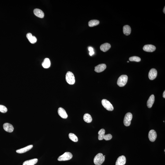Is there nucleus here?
<instances>
[{
    "label": "nucleus",
    "mask_w": 165,
    "mask_h": 165,
    "mask_svg": "<svg viewBox=\"0 0 165 165\" xmlns=\"http://www.w3.org/2000/svg\"><path fill=\"white\" fill-rule=\"evenodd\" d=\"M105 157L102 153L98 154L95 157L94 162L96 165H101L105 161Z\"/></svg>",
    "instance_id": "1"
},
{
    "label": "nucleus",
    "mask_w": 165,
    "mask_h": 165,
    "mask_svg": "<svg viewBox=\"0 0 165 165\" xmlns=\"http://www.w3.org/2000/svg\"><path fill=\"white\" fill-rule=\"evenodd\" d=\"M128 76L127 75H123L118 78L117 81V84L120 87L124 86L127 83Z\"/></svg>",
    "instance_id": "2"
},
{
    "label": "nucleus",
    "mask_w": 165,
    "mask_h": 165,
    "mask_svg": "<svg viewBox=\"0 0 165 165\" xmlns=\"http://www.w3.org/2000/svg\"><path fill=\"white\" fill-rule=\"evenodd\" d=\"M66 80L69 84L73 85L74 84L75 82V78L72 72L69 71L67 72L66 75Z\"/></svg>",
    "instance_id": "3"
},
{
    "label": "nucleus",
    "mask_w": 165,
    "mask_h": 165,
    "mask_svg": "<svg viewBox=\"0 0 165 165\" xmlns=\"http://www.w3.org/2000/svg\"><path fill=\"white\" fill-rule=\"evenodd\" d=\"M73 157L72 154L70 152H66L59 157L57 160L59 161H66L70 160Z\"/></svg>",
    "instance_id": "4"
},
{
    "label": "nucleus",
    "mask_w": 165,
    "mask_h": 165,
    "mask_svg": "<svg viewBox=\"0 0 165 165\" xmlns=\"http://www.w3.org/2000/svg\"><path fill=\"white\" fill-rule=\"evenodd\" d=\"M102 103L103 107L107 110L109 111H112L113 110L114 108L112 105L107 99H103L102 101Z\"/></svg>",
    "instance_id": "5"
},
{
    "label": "nucleus",
    "mask_w": 165,
    "mask_h": 165,
    "mask_svg": "<svg viewBox=\"0 0 165 165\" xmlns=\"http://www.w3.org/2000/svg\"><path fill=\"white\" fill-rule=\"evenodd\" d=\"M133 118V115L130 113H128L125 115L124 117V123L126 126H129L130 125L131 121Z\"/></svg>",
    "instance_id": "6"
},
{
    "label": "nucleus",
    "mask_w": 165,
    "mask_h": 165,
    "mask_svg": "<svg viewBox=\"0 0 165 165\" xmlns=\"http://www.w3.org/2000/svg\"><path fill=\"white\" fill-rule=\"evenodd\" d=\"M148 137L150 141L152 142H154L157 137L156 132L154 130H151L149 132Z\"/></svg>",
    "instance_id": "7"
},
{
    "label": "nucleus",
    "mask_w": 165,
    "mask_h": 165,
    "mask_svg": "<svg viewBox=\"0 0 165 165\" xmlns=\"http://www.w3.org/2000/svg\"><path fill=\"white\" fill-rule=\"evenodd\" d=\"M157 76V71L155 69H152L149 71L148 76L149 79L153 80L155 79Z\"/></svg>",
    "instance_id": "8"
},
{
    "label": "nucleus",
    "mask_w": 165,
    "mask_h": 165,
    "mask_svg": "<svg viewBox=\"0 0 165 165\" xmlns=\"http://www.w3.org/2000/svg\"><path fill=\"white\" fill-rule=\"evenodd\" d=\"M3 128L6 132L11 133L14 130V127L13 125L9 123H5L3 124Z\"/></svg>",
    "instance_id": "9"
},
{
    "label": "nucleus",
    "mask_w": 165,
    "mask_h": 165,
    "mask_svg": "<svg viewBox=\"0 0 165 165\" xmlns=\"http://www.w3.org/2000/svg\"><path fill=\"white\" fill-rule=\"evenodd\" d=\"M143 50L147 52H152L156 50V47L152 45H146L143 47Z\"/></svg>",
    "instance_id": "10"
},
{
    "label": "nucleus",
    "mask_w": 165,
    "mask_h": 165,
    "mask_svg": "<svg viewBox=\"0 0 165 165\" xmlns=\"http://www.w3.org/2000/svg\"><path fill=\"white\" fill-rule=\"evenodd\" d=\"M126 158L124 156H121L117 159L116 165H125L126 163Z\"/></svg>",
    "instance_id": "11"
},
{
    "label": "nucleus",
    "mask_w": 165,
    "mask_h": 165,
    "mask_svg": "<svg viewBox=\"0 0 165 165\" xmlns=\"http://www.w3.org/2000/svg\"><path fill=\"white\" fill-rule=\"evenodd\" d=\"M107 66L106 64H99L95 67V71L97 73H99L103 72L106 69Z\"/></svg>",
    "instance_id": "12"
},
{
    "label": "nucleus",
    "mask_w": 165,
    "mask_h": 165,
    "mask_svg": "<svg viewBox=\"0 0 165 165\" xmlns=\"http://www.w3.org/2000/svg\"><path fill=\"white\" fill-rule=\"evenodd\" d=\"M58 113L59 115L63 119H66L68 117V115L65 109L62 108L60 107L58 108Z\"/></svg>",
    "instance_id": "13"
},
{
    "label": "nucleus",
    "mask_w": 165,
    "mask_h": 165,
    "mask_svg": "<svg viewBox=\"0 0 165 165\" xmlns=\"http://www.w3.org/2000/svg\"><path fill=\"white\" fill-rule=\"evenodd\" d=\"M33 147V146L31 145L27 146L24 148H22L19 150H17L16 151L17 152L19 153H25L29 150H31Z\"/></svg>",
    "instance_id": "14"
},
{
    "label": "nucleus",
    "mask_w": 165,
    "mask_h": 165,
    "mask_svg": "<svg viewBox=\"0 0 165 165\" xmlns=\"http://www.w3.org/2000/svg\"><path fill=\"white\" fill-rule=\"evenodd\" d=\"M155 101V97L153 95H151L148 100L147 105L148 108H150L152 107Z\"/></svg>",
    "instance_id": "15"
},
{
    "label": "nucleus",
    "mask_w": 165,
    "mask_h": 165,
    "mask_svg": "<svg viewBox=\"0 0 165 165\" xmlns=\"http://www.w3.org/2000/svg\"><path fill=\"white\" fill-rule=\"evenodd\" d=\"M34 13L35 15L38 17L43 18L44 17V13L41 10L39 9H35L34 10Z\"/></svg>",
    "instance_id": "16"
},
{
    "label": "nucleus",
    "mask_w": 165,
    "mask_h": 165,
    "mask_svg": "<svg viewBox=\"0 0 165 165\" xmlns=\"http://www.w3.org/2000/svg\"><path fill=\"white\" fill-rule=\"evenodd\" d=\"M26 37L28 38L29 41L31 44H33L35 43L37 41V39L35 37L33 36L31 33H29L27 34Z\"/></svg>",
    "instance_id": "17"
},
{
    "label": "nucleus",
    "mask_w": 165,
    "mask_h": 165,
    "mask_svg": "<svg viewBox=\"0 0 165 165\" xmlns=\"http://www.w3.org/2000/svg\"><path fill=\"white\" fill-rule=\"evenodd\" d=\"M111 47V46L110 44L108 43H105L100 46V49L102 51L106 52L110 49Z\"/></svg>",
    "instance_id": "18"
},
{
    "label": "nucleus",
    "mask_w": 165,
    "mask_h": 165,
    "mask_svg": "<svg viewBox=\"0 0 165 165\" xmlns=\"http://www.w3.org/2000/svg\"><path fill=\"white\" fill-rule=\"evenodd\" d=\"M38 159H35L26 160L23 163V165H34L38 162Z\"/></svg>",
    "instance_id": "19"
},
{
    "label": "nucleus",
    "mask_w": 165,
    "mask_h": 165,
    "mask_svg": "<svg viewBox=\"0 0 165 165\" xmlns=\"http://www.w3.org/2000/svg\"><path fill=\"white\" fill-rule=\"evenodd\" d=\"M123 32L124 34L126 36L129 35L131 32V27L128 25L124 26L123 27Z\"/></svg>",
    "instance_id": "20"
},
{
    "label": "nucleus",
    "mask_w": 165,
    "mask_h": 165,
    "mask_svg": "<svg viewBox=\"0 0 165 165\" xmlns=\"http://www.w3.org/2000/svg\"><path fill=\"white\" fill-rule=\"evenodd\" d=\"M51 64V62L49 59L46 58L44 60L42 63V65L44 68L47 69L50 67Z\"/></svg>",
    "instance_id": "21"
},
{
    "label": "nucleus",
    "mask_w": 165,
    "mask_h": 165,
    "mask_svg": "<svg viewBox=\"0 0 165 165\" xmlns=\"http://www.w3.org/2000/svg\"><path fill=\"white\" fill-rule=\"evenodd\" d=\"M105 131L104 129H102L98 132V133L99 134L98 139L99 140H102L104 139V137L105 136Z\"/></svg>",
    "instance_id": "22"
},
{
    "label": "nucleus",
    "mask_w": 165,
    "mask_h": 165,
    "mask_svg": "<svg viewBox=\"0 0 165 165\" xmlns=\"http://www.w3.org/2000/svg\"><path fill=\"white\" fill-rule=\"evenodd\" d=\"M83 118L84 121L88 123H91L92 121V119L91 115L88 114H85L83 116Z\"/></svg>",
    "instance_id": "23"
},
{
    "label": "nucleus",
    "mask_w": 165,
    "mask_h": 165,
    "mask_svg": "<svg viewBox=\"0 0 165 165\" xmlns=\"http://www.w3.org/2000/svg\"><path fill=\"white\" fill-rule=\"evenodd\" d=\"M99 21L96 20H91L89 21V27H93L98 25L99 24Z\"/></svg>",
    "instance_id": "24"
},
{
    "label": "nucleus",
    "mask_w": 165,
    "mask_h": 165,
    "mask_svg": "<svg viewBox=\"0 0 165 165\" xmlns=\"http://www.w3.org/2000/svg\"><path fill=\"white\" fill-rule=\"evenodd\" d=\"M69 136L70 139L73 142H76L78 140L77 137L73 133H70L69 134Z\"/></svg>",
    "instance_id": "25"
},
{
    "label": "nucleus",
    "mask_w": 165,
    "mask_h": 165,
    "mask_svg": "<svg viewBox=\"0 0 165 165\" xmlns=\"http://www.w3.org/2000/svg\"><path fill=\"white\" fill-rule=\"evenodd\" d=\"M129 60L130 61H135L136 62H140V61L141 58L137 56H134L130 57Z\"/></svg>",
    "instance_id": "26"
},
{
    "label": "nucleus",
    "mask_w": 165,
    "mask_h": 165,
    "mask_svg": "<svg viewBox=\"0 0 165 165\" xmlns=\"http://www.w3.org/2000/svg\"><path fill=\"white\" fill-rule=\"evenodd\" d=\"M7 111V108L5 106L0 105V112L3 113H5Z\"/></svg>",
    "instance_id": "27"
},
{
    "label": "nucleus",
    "mask_w": 165,
    "mask_h": 165,
    "mask_svg": "<svg viewBox=\"0 0 165 165\" xmlns=\"http://www.w3.org/2000/svg\"><path fill=\"white\" fill-rule=\"evenodd\" d=\"M112 138V136L111 134H108L105 135L104 139L106 141L109 140H111Z\"/></svg>",
    "instance_id": "28"
},
{
    "label": "nucleus",
    "mask_w": 165,
    "mask_h": 165,
    "mask_svg": "<svg viewBox=\"0 0 165 165\" xmlns=\"http://www.w3.org/2000/svg\"><path fill=\"white\" fill-rule=\"evenodd\" d=\"M89 51H90L89 55L90 56H92L94 54V49L92 47H89Z\"/></svg>",
    "instance_id": "29"
},
{
    "label": "nucleus",
    "mask_w": 165,
    "mask_h": 165,
    "mask_svg": "<svg viewBox=\"0 0 165 165\" xmlns=\"http://www.w3.org/2000/svg\"><path fill=\"white\" fill-rule=\"evenodd\" d=\"M163 97L164 98H165V91H164L163 93Z\"/></svg>",
    "instance_id": "30"
},
{
    "label": "nucleus",
    "mask_w": 165,
    "mask_h": 165,
    "mask_svg": "<svg viewBox=\"0 0 165 165\" xmlns=\"http://www.w3.org/2000/svg\"><path fill=\"white\" fill-rule=\"evenodd\" d=\"M163 12L165 13V7H164V8L163 9Z\"/></svg>",
    "instance_id": "31"
},
{
    "label": "nucleus",
    "mask_w": 165,
    "mask_h": 165,
    "mask_svg": "<svg viewBox=\"0 0 165 165\" xmlns=\"http://www.w3.org/2000/svg\"><path fill=\"white\" fill-rule=\"evenodd\" d=\"M127 63H128L129 62V61H127Z\"/></svg>",
    "instance_id": "32"
}]
</instances>
